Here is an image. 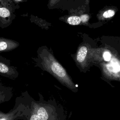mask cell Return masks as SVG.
<instances>
[{
  "mask_svg": "<svg viewBox=\"0 0 120 120\" xmlns=\"http://www.w3.org/2000/svg\"><path fill=\"white\" fill-rule=\"evenodd\" d=\"M0 75L11 79H15L19 75L16 68L11 65L9 60L0 56Z\"/></svg>",
  "mask_w": 120,
  "mask_h": 120,
  "instance_id": "cell-4",
  "label": "cell"
},
{
  "mask_svg": "<svg viewBox=\"0 0 120 120\" xmlns=\"http://www.w3.org/2000/svg\"><path fill=\"white\" fill-rule=\"evenodd\" d=\"M103 58L105 60L108 61L110 60L111 59V54L109 52H105L103 53Z\"/></svg>",
  "mask_w": 120,
  "mask_h": 120,
  "instance_id": "cell-12",
  "label": "cell"
},
{
  "mask_svg": "<svg viewBox=\"0 0 120 120\" xmlns=\"http://www.w3.org/2000/svg\"><path fill=\"white\" fill-rule=\"evenodd\" d=\"M15 1H16V2H22V0H14Z\"/></svg>",
  "mask_w": 120,
  "mask_h": 120,
  "instance_id": "cell-14",
  "label": "cell"
},
{
  "mask_svg": "<svg viewBox=\"0 0 120 120\" xmlns=\"http://www.w3.org/2000/svg\"><path fill=\"white\" fill-rule=\"evenodd\" d=\"M67 22L70 25H75L80 24L81 19L80 17L78 16H72L68 19Z\"/></svg>",
  "mask_w": 120,
  "mask_h": 120,
  "instance_id": "cell-10",
  "label": "cell"
},
{
  "mask_svg": "<svg viewBox=\"0 0 120 120\" xmlns=\"http://www.w3.org/2000/svg\"><path fill=\"white\" fill-rule=\"evenodd\" d=\"M30 113V108L25 95L23 93L20 97L17 98L13 109L8 113L0 111V120H27Z\"/></svg>",
  "mask_w": 120,
  "mask_h": 120,
  "instance_id": "cell-2",
  "label": "cell"
},
{
  "mask_svg": "<svg viewBox=\"0 0 120 120\" xmlns=\"http://www.w3.org/2000/svg\"><path fill=\"white\" fill-rule=\"evenodd\" d=\"M19 43L12 39L0 37V52L12 51L19 46Z\"/></svg>",
  "mask_w": 120,
  "mask_h": 120,
  "instance_id": "cell-5",
  "label": "cell"
},
{
  "mask_svg": "<svg viewBox=\"0 0 120 120\" xmlns=\"http://www.w3.org/2000/svg\"><path fill=\"white\" fill-rule=\"evenodd\" d=\"M38 63L45 70L52 74L64 85L71 90L76 91L77 89L68 76L64 68L57 62L51 60L50 55H45L42 51L38 52Z\"/></svg>",
  "mask_w": 120,
  "mask_h": 120,
  "instance_id": "cell-1",
  "label": "cell"
},
{
  "mask_svg": "<svg viewBox=\"0 0 120 120\" xmlns=\"http://www.w3.org/2000/svg\"><path fill=\"white\" fill-rule=\"evenodd\" d=\"M25 95L29 103V105L30 106V113L29 115L28 116V119L27 120H40L39 118H38V116L37 115V114L36 113L35 110H34L33 108L32 107V106L31 105L29 98H28V93H27V92H25Z\"/></svg>",
  "mask_w": 120,
  "mask_h": 120,
  "instance_id": "cell-7",
  "label": "cell"
},
{
  "mask_svg": "<svg viewBox=\"0 0 120 120\" xmlns=\"http://www.w3.org/2000/svg\"><path fill=\"white\" fill-rule=\"evenodd\" d=\"M12 97V88L6 87L0 82V103L8 101Z\"/></svg>",
  "mask_w": 120,
  "mask_h": 120,
  "instance_id": "cell-6",
  "label": "cell"
},
{
  "mask_svg": "<svg viewBox=\"0 0 120 120\" xmlns=\"http://www.w3.org/2000/svg\"><path fill=\"white\" fill-rule=\"evenodd\" d=\"M109 70L113 72H117L120 71V64L117 61H113L107 65Z\"/></svg>",
  "mask_w": 120,
  "mask_h": 120,
  "instance_id": "cell-9",
  "label": "cell"
},
{
  "mask_svg": "<svg viewBox=\"0 0 120 120\" xmlns=\"http://www.w3.org/2000/svg\"><path fill=\"white\" fill-rule=\"evenodd\" d=\"M81 21H82V22H86L87 21H88L89 19V16L87 15H83L81 16Z\"/></svg>",
  "mask_w": 120,
  "mask_h": 120,
  "instance_id": "cell-13",
  "label": "cell"
},
{
  "mask_svg": "<svg viewBox=\"0 0 120 120\" xmlns=\"http://www.w3.org/2000/svg\"><path fill=\"white\" fill-rule=\"evenodd\" d=\"M115 15V12L113 10H108L105 12L103 14V17L105 18H110L113 16Z\"/></svg>",
  "mask_w": 120,
  "mask_h": 120,
  "instance_id": "cell-11",
  "label": "cell"
},
{
  "mask_svg": "<svg viewBox=\"0 0 120 120\" xmlns=\"http://www.w3.org/2000/svg\"><path fill=\"white\" fill-rule=\"evenodd\" d=\"M15 5L12 0H0V27L9 26L15 17Z\"/></svg>",
  "mask_w": 120,
  "mask_h": 120,
  "instance_id": "cell-3",
  "label": "cell"
},
{
  "mask_svg": "<svg viewBox=\"0 0 120 120\" xmlns=\"http://www.w3.org/2000/svg\"><path fill=\"white\" fill-rule=\"evenodd\" d=\"M87 52V48L85 46L81 47L77 53V60L79 62H82L85 60Z\"/></svg>",
  "mask_w": 120,
  "mask_h": 120,
  "instance_id": "cell-8",
  "label": "cell"
}]
</instances>
